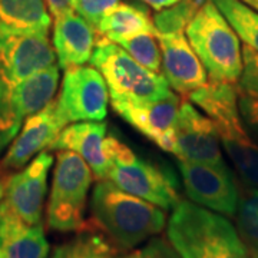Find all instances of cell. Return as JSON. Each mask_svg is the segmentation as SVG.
<instances>
[{
    "label": "cell",
    "mask_w": 258,
    "mask_h": 258,
    "mask_svg": "<svg viewBox=\"0 0 258 258\" xmlns=\"http://www.w3.org/2000/svg\"><path fill=\"white\" fill-rule=\"evenodd\" d=\"M238 108L247 134L258 142V99L238 91Z\"/></svg>",
    "instance_id": "4dcf8cb0"
},
{
    "label": "cell",
    "mask_w": 258,
    "mask_h": 258,
    "mask_svg": "<svg viewBox=\"0 0 258 258\" xmlns=\"http://www.w3.org/2000/svg\"><path fill=\"white\" fill-rule=\"evenodd\" d=\"M96 29L75 10L55 18L52 46L59 69L82 66L91 60L96 45Z\"/></svg>",
    "instance_id": "9a60e30c"
},
{
    "label": "cell",
    "mask_w": 258,
    "mask_h": 258,
    "mask_svg": "<svg viewBox=\"0 0 258 258\" xmlns=\"http://www.w3.org/2000/svg\"><path fill=\"white\" fill-rule=\"evenodd\" d=\"M178 168L191 203L221 215L235 217L240 189L228 165L217 166L178 159Z\"/></svg>",
    "instance_id": "ba28073f"
},
{
    "label": "cell",
    "mask_w": 258,
    "mask_h": 258,
    "mask_svg": "<svg viewBox=\"0 0 258 258\" xmlns=\"http://www.w3.org/2000/svg\"><path fill=\"white\" fill-rule=\"evenodd\" d=\"M237 231L244 242L249 258H258V191L244 188L240 192L238 210L235 214Z\"/></svg>",
    "instance_id": "cb8c5ba5"
},
{
    "label": "cell",
    "mask_w": 258,
    "mask_h": 258,
    "mask_svg": "<svg viewBox=\"0 0 258 258\" xmlns=\"http://www.w3.org/2000/svg\"><path fill=\"white\" fill-rule=\"evenodd\" d=\"M157 37L162 55L161 72L171 89L188 96L207 85L208 75L185 32L157 33Z\"/></svg>",
    "instance_id": "5bb4252c"
},
{
    "label": "cell",
    "mask_w": 258,
    "mask_h": 258,
    "mask_svg": "<svg viewBox=\"0 0 258 258\" xmlns=\"http://www.w3.org/2000/svg\"><path fill=\"white\" fill-rule=\"evenodd\" d=\"M179 98L175 93L157 101L112 99V108L131 126L166 152L174 151L175 120L179 109Z\"/></svg>",
    "instance_id": "8fae6325"
},
{
    "label": "cell",
    "mask_w": 258,
    "mask_h": 258,
    "mask_svg": "<svg viewBox=\"0 0 258 258\" xmlns=\"http://www.w3.org/2000/svg\"><path fill=\"white\" fill-rule=\"evenodd\" d=\"M5 171L0 169V200L3 198V194H5V182H6V178L3 175Z\"/></svg>",
    "instance_id": "836d02e7"
},
{
    "label": "cell",
    "mask_w": 258,
    "mask_h": 258,
    "mask_svg": "<svg viewBox=\"0 0 258 258\" xmlns=\"http://www.w3.org/2000/svg\"><path fill=\"white\" fill-rule=\"evenodd\" d=\"M204 2L205 0H179L169 8L158 10V13L154 16L157 33L185 32L186 25Z\"/></svg>",
    "instance_id": "4316f807"
},
{
    "label": "cell",
    "mask_w": 258,
    "mask_h": 258,
    "mask_svg": "<svg viewBox=\"0 0 258 258\" xmlns=\"http://www.w3.org/2000/svg\"><path fill=\"white\" fill-rule=\"evenodd\" d=\"M63 128L64 125L57 116L53 99L46 108L25 119L18 135L10 142L5 157L0 161V169H22L37 154H40L42 151H49V147Z\"/></svg>",
    "instance_id": "4fadbf2b"
},
{
    "label": "cell",
    "mask_w": 258,
    "mask_h": 258,
    "mask_svg": "<svg viewBox=\"0 0 258 258\" xmlns=\"http://www.w3.org/2000/svg\"><path fill=\"white\" fill-rule=\"evenodd\" d=\"M56 112L64 126L74 122H101L108 115L109 91L101 72L93 66H75L66 69Z\"/></svg>",
    "instance_id": "52a82bcc"
},
{
    "label": "cell",
    "mask_w": 258,
    "mask_h": 258,
    "mask_svg": "<svg viewBox=\"0 0 258 258\" xmlns=\"http://www.w3.org/2000/svg\"><path fill=\"white\" fill-rule=\"evenodd\" d=\"M221 145L247 188L258 191V142L245 128L220 134Z\"/></svg>",
    "instance_id": "44dd1931"
},
{
    "label": "cell",
    "mask_w": 258,
    "mask_h": 258,
    "mask_svg": "<svg viewBox=\"0 0 258 258\" xmlns=\"http://www.w3.org/2000/svg\"><path fill=\"white\" fill-rule=\"evenodd\" d=\"M185 35L211 82H238L242 72L240 37L211 0L200 6Z\"/></svg>",
    "instance_id": "3957f363"
},
{
    "label": "cell",
    "mask_w": 258,
    "mask_h": 258,
    "mask_svg": "<svg viewBox=\"0 0 258 258\" xmlns=\"http://www.w3.org/2000/svg\"><path fill=\"white\" fill-rule=\"evenodd\" d=\"M228 20L244 45L258 52V12L241 0H211Z\"/></svg>",
    "instance_id": "603a6c76"
},
{
    "label": "cell",
    "mask_w": 258,
    "mask_h": 258,
    "mask_svg": "<svg viewBox=\"0 0 258 258\" xmlns=\"http://www.w3.org/2000/svg\"><path fill=\"white\" fill-rule=\"evenodd\" d=\"M52 258H118V251L102 234L86 227L75 238L56 247Z\"/></svg>",
    "instance_id": "7402d4cb"
},
{
    "label": "cell",
    "mask_w": 258,
    "mask_h": 258,
    "mask_svg": "<svg viewBox=\"0 0 258 258\" xmlns=\"http://www.w3.org/2000/svg\"><path fill=\"white\" fill-rule=\"evenodd\" d=\"M188 98L215 123L218 134L244 128L238 108V88L235 83L210 81L203 88L189 93Z\"/></svg>",
    "instance_id": "ac0fdd59"
},
{
    "label": "cell",
    "mask_w": 258,
    "mask_h": 258,
    "mask_svg": "<svg viewBox=\"0 0 258 258\" xmlns=\"http://www.w3.org/2000/svg\"><path fill=\"white\" fill-rule=\"evenodd\" d=\"M93 174L78 154L57 151L46 208L47 227L60 232L85 230V210Z\"/></svg>",
    "instance_id": "8992f818"
},
{
    "label": "cell",
    "mask_w": 258,
    "mask_h": 258,
    "mask_svg": "<svg viewBox=\"0 0 258 258\" xmlns=\"http://www.w3.org/2000/svg\"><path fill=\"white\" fill-rule=\"evenodd\" d=\"M103 76L112 99L157 101L172 95L166 79L138 63L118 43L99 37L89 60Z\"/></svg>",
    "instance_id": "5b68a950"
},
{
    "label": "cell",
    "mask_w": 258,
    "mask_h": 258,
    "mask_svg": "<svg viewBox=\"0 0 258 258\" xmlns=\"http://www.w3.org/2000/svg\"><path fill=\"white\" fill-rule=\"evenodd\" d=\"M50 12L45 0H0V39L16 35H49Z\"/></svg>",
    "instance_id": "d6986e66"
},
{
    "label": "cell",
    "mask_w": 258,
    "mask_h": 258,
    "mask_svg": "<svg viewBox=\"0 0 258 258\" xmlns=\"http://www.w3.org/2000/svg\"><path fill=\"white\" fill-rule=\"evenodd\" d=\"M95 225L116 248L132 249L165 228L162 208L120 189L109 179H98L91 198Z\"/></svg>",
    "instance_id": "6da1fadb"
},
{
    "label": "cell",
    "mask_w": 258,
    "mask_h": 258,
    "mask_svg": "<svg viewBox=\"0 0 258 258\" xmlns=\"http://www.w3.org/2000/svg\"><path fill=\"white\" fill-rule=\"evenodd\" d=\"M172 154L179 161L227 165L222 157L221 138L215 123L198 111L191 101L179 103Z\"/></svg>",
    "instance_id": "9c48e42d"
},
{
    "label": "cell",
    "mask_w": 258,
    "mask_h": 258,
    "mask_svg": "<svg viewBox=\"0 0 258 258\" xmlns=\"http://www.w3.org/2000/svg\"><path fill=\"white\" fill-rule=\"evenodd\" d=\"M53 165L50 151H42L19 172L6 178L3 201L20 220L30 225L40 224L47 176Z\"/></svg>",
    "instance_id": "30bf717a"
},
{
    "label": "cell",
    "mask_w": 258,
    "mask_h": 258,
    "mask_svg": "<svg viewBox=\"0 0 258 258\" xmlns=\"http://www.w3.org/2000/svg\"><path fill=\"white\" fill-rule=\"evenodd\" d=\"M96 32L112 42L141 33H157L149 10L141 3H116L99 20Z\"/></svg>",
    "instance_id": "ffe728a7"
},
{
    "label": "cell",
    "mask_w": 258,
    "mask_h": 258,
    "mask_svg": "<svg viewBox=\"0 0 258 258\" xmlns=\"http://www.w3.org/2000/svg\"><path fill=\"white\" fill-rule=\"evenodd\" d=\"M115 43L123 47L138 63L145 66L147 69L155 74L161 72L162 55H161L157 33H141L132 37L120 39Z\"/></svg>",
    "instance_id": "484cf974"
},
{
    "label": "cell",
    "mask_w": 258,
    "mask_h": 258,
    "mask_svg": "<svg viewBox=\"0 0 258 258\" xmlns=\"http://www.w3.org/2000/svg\"><path fill=\"white\" fill-rule=\"evenodd\" d=\"M141 2L148 5V6H151L152 9L162 10L165 9V8L172 6V5H175L176 2H179V0H141Z\"/></svg>",
    "instance_id": "d6a6232c"
},
{
    "label": "cell",
    "mask_w": 258,
    "mask_h": 258,
    "mask_svg": "<svg viewBox=\"0 0 258 258\" xmlns=\"http://www.w3.org/2000/svg\"><path fill=\"white\" fill-rule=\"evenodd\" d=\"M118 258H181L169 241L162 237H152L142 248L135 249Z\"/></svg>",
    "instance_id": "f1b7e54d"
},
{
    "label": "cell",
    "mask_w": 258,
    "mask_h": 258,
    "mask_svg": "<svg viewBox=\"0 0 258 258\" xmlns=\"http://www.w3.org/2000/svg\"><path fill=\"white\" fill-rule=\"evenodd\" d=\"M56 64L47 35H16L0 39V78L19 85Z\"/></svg>",
    "instance_id": "7c38bea8"
},
{
    "label": "cell",
    "mask_w": 258,
    "mask_h": 258,
    "mask_svg": "<svg viewBox=\"0 0 258 258\" xmlns=\"http://www.w3.org/2000/svg\"><path fill=\"white\" fill-rule=\"evenodd\" d=\"M119 0H74V10L96 29L101 18Z\"/></svg>",
    "instance_id": "f546056e"
},
{
    "label": "cell",
    "mask_w": 258,
    "mask_h": 258,
    "mask_svg": "<svg viewBox=\"0 0 258 258\" xmlns=\"http://www.w3.org/2000/svg\"><path fill=\"white\" fill-rule=\"evenodd\" d=\"M16 86L0 78V152L18 135L25 122V116L19 108Z\"/></svg>",
    "instance_id": "d4e9b609"
},
{
    "label": "cell",
    "mask_w": 258,
    "mask_h": 258,
    "mask_svg": "<svg viewBox=\"0 0 258 258\" xmlns=\"http://www.w3.org/2000/svg\"><path fill=\"white\" fill-rule=\"evenodd\" d=\"M49 249L42 224L20 220L0 200V258H47Z\"/></svg>",
    "instance_id": "e0dca14e"
},
{
    "label": "cell",
    "mask_w": 258,
    "mask_h": 258,
    "mask_svg": "<svg viewBox=\"0 0 258 258\" xmlns=\"http://www.w3.org/2000/svg\"><path fill=\"white\" fill-rule=\"evenodd\" d=\"M166 235L181 258H249L230 220L194 203L181 201L174 208Z\"/></svg>",
    "instance_id": "7a4b0ae2"
},
{
    "label": "cell",
    "mask_w": 258,
    "mask_h": 258,
    "mask_svg": "<svg viewBox=\"0 0 258 258\" xmlns=\"http://www.w3.org/2000/svg\"><path fill=\"white\" fill-rule=\"evenodd\" d=\"M241 2L245 3V5H248L249 8H252V9L258 12V0H241Z\"/></svg>",
    "instance_id": "e575fe53"
},
{
    "label": "cell",
    "mask_w": 258,
    "mask_h": 258,
    "mask_svg": "<svg viewBox=\"0 0 258 258\" xmlns=\"http://www.w3.org/2000/svg\"><path fill=\"white\" fill-rule=\"evenodd\" d=\"M103 151L109 161L105 179L164 211L174 210L181 203L176 178L169 169L141 159L115 137L105 138Z\"/></svg>",
    "instance_id": "277c9868"
},
{
    "label": "cell",
    "mask_w": 258,
    "mask_h": 258,
    "mask_svg": "<svg viewBox=\"0 0 258 258\" xmlns=\"http://www.w3.org/2000/svg\"><path fill=\"white\" fill-rule=\"evenodd\" d=\"M106 123L95 120L74 122L66 125L49 147V151H71L78 154L92 169L96 179H105L109 161L103 151Z\"/></svg>",
    "instance_id": "2e32d148"
},
{
    "label": "cell",
    "mask_w": 258,
    "mask_h": 258,
    "mask_svg": "<svg viewBox=\"0 0 258 258\" xmlns=\"http://www.w3.org/2000/svg\"><path fill=\"white\" fill-rule=\"evenodd\" d=\"M45 2L53 19L74 10V0H45Z\"/></svg>",
    "instance_id": "1f68e13d"
},
{
    "label": "cell",
    "mask_w": 258,
    "mask_h": 258,
    "mask_svg": "<svg viewBox=\"0 0 258 258\" xmlns=\"http://www.w3.org/2000/svg\"><path fill=\"white\" fill-rule=\"evenodd\" d=\"M237 83L240 92L258 99V52L247 45L242 46V72Z\"/></svg>",
    "instance_id": "83f0119b"
}]
</instances>
